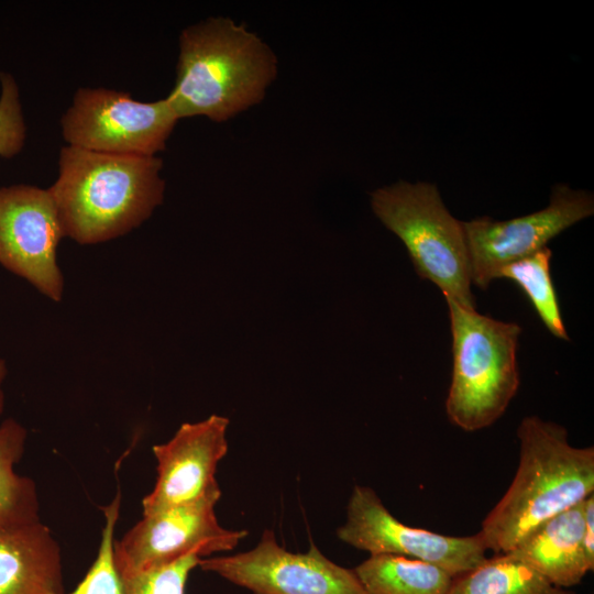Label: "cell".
Wrapping results in <instances>:
<instances>
[{"mask_svg":"<svg viewBox=\"0 0 594 594\" xmlns=\"http://www.w3.org/2000/svg\"><path fill=\"white\" fill-rule=\"evenodd\" d=\"M276 76V55L256 33L230 18H209L182 31L166 99L178 119L223 122L261 102Z\"/></svg>","mask_w":594,"mask_h":594,"instance_id":"3957f363","label":"cell"},{"mask_svg":"<svg viewBox=\"0 0 594 594\" xmlns=\"http://www.w3.org/2000/svg\"><path fill=\"white\" fill-rule=\"evenodd\" d=\"M65 237L48 189L32 185L0 187V265L54 301L64 278L56 260Z\"/></svg>","mask_w":594,"mask_h":594,"instance_id":"30bf717a","label":"cell"},{"mask_svg":"<svg viewBox=\"0 0 594 594\" xmlns=\"http://www.w3.org/2000/svg\"><path fill=\"white\" fill-rule=\"evenodd\" d=\"M447 594H575L552 585L537 571L507 554L486 558L452 578Z\"/></svg>","mask_w":594,"mask_h":594,"instance_id":"e0dca14e","label":"cell"},{"mask_svg":"<svg viewBox=\"0 0 594 594\" xmlns=\"http://www.w3.org/2000/svg\"><path fill=\"white\" fill-rule=\"evenodd\" d=\"M162 166L157 156L64 146L57 179L47 189L65 237L96 244L139 227L163 201Z\"/></svg>","mask_w":594,"mask_h":594,"instance_id":"7a4b0ae2","label":"cell"},{"mask_svg":"<svg viewBox=\"0 0 594 594\" xmlns=\"http://www.w3.org/2000/svg\"><path fill=\"white\" fill-rule=\"evenodd\" d=\"M121 494L118 493L108 506L103 507L106 524L97 558L80 583L69 593L62 594H124L122 579L113 558V534L119 518Z\"/></svg>","mask_w":594,"mask_h":594,"instance_id":"d6986e66","label":"cell"},{"mask_svg":"<svg viewBox=\"0 0 594 594\" xmlns=\"http://www.w3.org/2000/svg\"><path fill=\"white\" fill-rule=\"evenodd\" d=\"M551 256V250L546 246L525 258L505 265L498 272L497 278L515 282L525 292L548 331L561 340L569 341L550 276Z\"/></svg>","mask_w":594,"mask_h":594,"instance_id":"ac0fdd59","label":"cell"},{"mask_svg":"<svg viewBox=\"0 0 594 594\" xmlns=\"http://www.w3.org/2000/svg\"><path fill=\"white\" fill-rule=\"evenodd\" d=\"M371 206L402 240L420 277L446 299L475 309L463 224L447 209L436 185L399 180L372 191Z\"/></svg>","mask_w":594,"mask_h":594,"instance_id":"5b68a950","label":"cell"},{"mask_svg":"<svg viewBox=\"0 0 594 594\" xmlns=\"http://www.w3.org/2000/svg\"><path fill=\"white\" fill-rule=\"evenodd\" d=\"M583 549L590 566L594 570V494L583 501Z\"/></svg>","mask_w":594,"mask_h":594,"instance_id":"7402d4cb","label":"cell"},{"mask_svg":"<svg viewBox=\"0 0 594 594\" xmlns=\"http://www.w3.org/2000/svg\"><path fill=\"white\" fill-rule=\"evenodd\" d=\"M201 557L186 556L169 564L120 575L124 594H185L187 579Z\"/></svg>","mask_w":594,"mask_h":594,"instance_id":"ffe728a7","label":"cell"},{"mask_svg":"<svg viewBox=\"0 0 594 594\" xmlns=\"http://www.w3.org/2000/svg\"><path fill=\"white\" fill-rule=\"evenodd\" d=\"M453 369L446 400L451 424L464 431L493 425L516 395L521 328L447 299Z\"/></svg>","mask_w":594,"mask_h":594,"instance_id":"277c9868","label":"cell"},{"mask_svg":"<svg viewBox=\"0 0 594 594\" xmlns=\"http://www.w3.org/2000/svg\"><path fill=\"white\" fill-rule=\"evenodd\" d=\"M212 504L172 507L150 515L113 544L120 575L169 564L189 554L199 557L233 550L248 535L223 528Z\"/></svg>","mask_w":594,"mask_h":594,"instance_id":"8fae6325","label":"cell"},{"mask_svg":"<svg viewBox=\"0 0 594 594\" xmlns=\"http://www.w3.org/2000/svg\"><path fill=\"white\" fill-rule=\"evenodd\" d=\"M26 125L14 77L0 72V156L18 155L25 143Z\"/></svg>","mask_w":594,"mask_h":594,"instance_id":"44dd1931","label":"cell"},{"mask_svg":"<svg viewBox=\"0 0 594 594\" xmlns=\"http://www.w3.org/2000/svg\"><path fill=\"white\" fill-rule=\"evenodd\" d=\"M337 535L343 542L370 554L421 560L441 568L452 578L487 558L480 532L458 537L407 526L389 513L371 487L361 485L352 491L346 521L338 528Z\"/></svg>","mask_w":594,"mask_h":594,"instance_id":"ba28073f","label":"cell"},{"mask_svg":"<svg viewBox=\"0 0 594 594\" xmlns=\"http://www.w3.org/2000/svg\"><path fill=\"white\" fill-rule=\"evenodd\" d=\"M178 117L166 98L143 102L129 92L79 88L62 117L69 146L134 156H156L165 148Z\"/></svg>","mask_w":594,"mask_h":594,"instance_id":"8992f818","label":"cell"},{"mask_svg":"<svg viewBox=\"0 0 594 594\" xmlns=\"http://www.w3.org/2000/svg\"><path fill=\"white\" fill-rule=\"evenodd\" d=\"M198 566L252 594H367L354 570L332 562L315 544L304 553L287 551L271 529L254 549L201 558Z\"/></svg>","mask_w":594,"mask_h":594,"instance_id":"9c48e42d","label":"cell"},{"mask_svg":"<svg viewBox=\"0 0 594 594\" xmlns=\"http://www.w3.org/2000/svg\"><path fill=\"white\" fill-rule=\"evenodd\" d=\"M593 213L592 193L557 184L549 205L539 211L506 221L484 216L462 222L472 284L486 289L505 265L544 249L550 240Z\"/></svg>","mask_w":594,"mask_h":594,"instance_id":"52a82bcc","label":"cell"},{"mask_svg":"<svg viewBox=\"0 0 594 594\" xmlns=\"http://www.w3.org/2000/svg\"><path fill=\"white\" fill-rule=\"evenodd\" d=\"M583 529L581 502L543 522L505 554L527 564L552 585L569 588L593 571L583 549Z\"/></svg>","mask_w":594,"mask_h":594,"instance_id":"5bb4252c","label":"cell"},{"mask_svg":"<svg viewBox=\"0 0 594 594\" xmlns=\"http://www.w3.org/2000/svg\"><path fill=\"white\" fill-rule=\"evenodd\" d=\"M61 549L41 521L0 528V594L64 593Z\"/></svg>","mask_w":594,"mask_h":594,"instance_id":"4fadbf2b","label":"cell"},{"mask_svg":"<svg viewBox=\"0 0 594 594\" xmlns=\"http://www.w3.org/2000/svg\"><path fill=\"white\" fill-rule=\"evenodd\" d=\"M519 462L504 496L479 531L487 550L505 554L556 515L594 494V448L570 444L566 429L538 416L518 428Z\"/></svg>","mask_w":594,"mask_h":594,"instance_id":"6da1fadb","label":"cell"},{"mask_svg":"<svg viewBox=\"0 0 594 594\" xmlns=\"http://www.w3.org/2000/svg\"><path fill=\"white\" fill-rule=\"evenodd\" d=\"M26 436V429L13 418L0 425V528L40 521L35 483L14 471L24 453Z\"/></svg>","mask_w":594,"mask_h":594,"instance_id":"2e32d148","label":"cell"},{"mask_svg":"<svg viewBox=\"0 0 594 594\" xmlns=\"http://www.w3.org/2000/svg\"><path fill=\"white\" fill-rule=\"evenodd\" d=\"M8 374V366L6 363V360L0 358V416L3 413L4 409V392H3V383Z\"/></svg>","mask_w":594,"mask_h":594,"instance_id":"603a6c76","label":"cell"},{"mask_svg":"<svg viewBox=\"0 0 594 594\" xmlns=\"http://www.w3.org/2000/svg\"><path fill=\"white\" fill-rule=\"evenodd\" d=\"M229 419L212 415L183 424L166 443L153 447L157 460V480L143 501V515L172 507L212 504L221 496L216 480L219 461L228 452Z\"/></svg>","mask_w":594,"mask_h":594,"instance_id":"7c38bea8","label":"cell"},{"mask_svg":"<svg viewBox=\"0 0 594 594\" xmlns=\"http://www.w3.org/2000/svg\"><path fill=\"white\" fill-rule=\"evenodd\" d=\"M354 572L367 594H447L452 581L435 564L397 554H370Z\"/></svg>","mask_w":594,"mask_h":594,"instance_id":"9a60e30c","label":"cell"}]
</instances>
